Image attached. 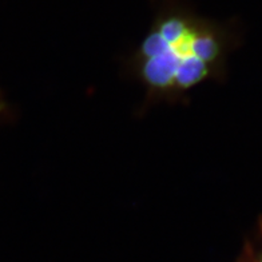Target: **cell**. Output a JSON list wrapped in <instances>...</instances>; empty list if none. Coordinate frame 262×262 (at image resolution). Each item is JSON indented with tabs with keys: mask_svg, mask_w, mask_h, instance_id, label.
Wrapping results in <instances>:
<instances>
[{
	"mask_svg": "<svg viewBox=\"0 0 262 262\" xmlns=\"http://www.w3.org/2000/svg\"><path fill=\"white\" fill-rule=\"evenodd\" d=\"M235 40L230 25L201 16L178 0H166L124 66L145 90L142 110L187 103L195 87L224 79Z\"/></svg>",
	"mask_w": 262,
	"mask_h": 262,
	"instance_id": "obj_1",
	"label": "cell"
},
{
	"mask_svg": "<svg viewBox=\"0 0 262 262\" xmlns=\"http://www.w3.org/2000/svg\"><path fill=\"white\" fill-rule=\"evenodd\" d=\"M237 262H262V220L259 221L257 234L246 242Z\"/></svg>",
	"mask_w": 262,
	"mask_h": 262,
	"instance_id": "obj_2",
	"label": "cell"
},
{
	"mask_svg": "<svg viewBox=\"0 0 262 262\" xmlns=\"http://www.w3.org/2000/svg\"><path fill=\"white\" fill-rule=\"evenodd\" d=\"M8 108V104L7 102H6V99L3 98V95H2V93H0V115H3L6 111H7Z\"/></svg>",
	"mask_w": 262,
	"mask_h": 262,
	"instance_id": "obj_3",
	"label": "cell"
}]
</instances>
